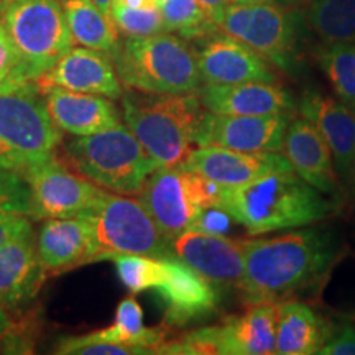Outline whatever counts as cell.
I'll return each mask as SVG.
<instances>
[{
    "label": "cell",
    "instance_id": "6da1fadb",
    "mask_svg": "<svg viewBox=\"0 0 355 355\" xmlns=\"http://www.w3.org/2000/svg\"><path fill=\"white\" fill-rule=\"evenodd\" d=\"M242 245L245 275L239 290L247 306L290 300L329 273L337 257L334 239L324 229L242 241Z\"/></svg>",
    "mask_w": 355,
    "mask_h": 355
},
{
    "label": "cell",
    "instance_id": "7a4b0ae2",
    "mask_svg": "<svg viewBox=\"0 0 355 355\" xmlns=\"http://www.w3.org/2000/svg\"><path fill=\"white\" fill-rule=\"evenodd\" d=\"M322 193L293 170L266 173L245 184L222 189L219 204L250 235L300 229L331 214Z\"/></svg>",
    "mask_w": 355,
    "mask_h": 355
},
{
    "label": "cell",
    "instance_id": "3957f363",
    "mask_svg": "<svg viewBox=\"0 0 355 355\" xmlns=\"http://www.w3.org/2000/svg\"><path fill=\"white\" fill-rule=\"evenodd\" d=\"M123 122L159 168L180 166L196 144L204 115L198 91L155 94L132 89L122 94Z\"/></svg>",
    "mask_w": 355,
    "mask_h": 355
},
{
    "label": "cell",
    "instance_id": "277c9868",
    "mask_svg": "<svg viewBox=\"0 0 355 355\" xmlns=\"http://www.w3.org/2000/svg\"><path fill=\"white\" fill-rule=\"evenodd\" d=\"M123 86L155 94H186L201 87L196 50L171 32L127 37L112 53Z\"/></svg>",
    "mask_w": 355,
    "mask_h": 355
},
{
    "label": "cell",
    "instance_id": "5b68a950",
    "mask_svg": "<svg viewBox=\"0 0 355 355\" xmlns=\"http://www.w3.org/2000/svg\"><path fill=\"white\" fill-rule=\"evenodd\" d=\"M0 21L20 60L19 76L37 81L73 48L61 0H0Z\"/></svg>",
    "mask_w": 355,
    "mask_h": 355
},
{
    "label": "cell",
    "instance_id": "8992f818",
    "mask_svg": "<svg viewBox=\"0 0 355 355\" xmlns=\"http://www.w3.org/2000/svg\"><path fill=\"white\" fill-rule=\"evenodd\" d=\"M66 153L84 178L123 196H139L157 162L122 123L66 145Z\"/></svg>",
    "mask_w": 355,
    "mask_h": 355
},
{
    "label": "cell",
    "instance_id": "52a82bcc",
    "mask_svg": "<svg viewBox=\"0 0 355 355\" xmlns=\"http://www.w3.org/2000/svg\"><path fill=\"white\" fill-rule=\"evenodd\" d=\"M219 26L285 73H293L300 63V38L306 25L298 8L273 0L232 2L220 17Z\"/></svg>",
    "mask_w": 355,
    "mask_h": 355
},
{
    "label": "cell",
    "instance_id": "ba28073f",
    "mask_svg": "<svg viewBox=\"0 0 355 355\" xmlns=\"http://www.w3.org/2000/svg\"><path fill=\"white\" fill-rule=\"evenodd\" d=\"M83 216L92 225V261L110 260L122 254L173 259L170 242L159 232L140 199L104 191L96 206Z\"/></svg>",
    "mask_w": 355,
    "mask_h": 355
},
{
    "label": "cell",
    "instance_id": "9c48e42d",
    "mask_svg": "<svg viewBox=\"0 0 355 355\" xmlns=\"http://www.w3.org/2000/svg\"><path fill=\"white\" fill-rule=\"evenodd\" d=\"M224 186L184 170L158 168L141 188L139 199L168 242L188 230L204 207L219 204Z\"/></svg>",
    "mask_w": 355,
    "mask_h": 355
},
{
    "label": "cell",
    "instance_id": "30bf717a",
    "mask_svg": "<svg viewBox=\"0 0 355 355\" xmlns=\"http://www.w3.org/2000/svg\"><path fill=\"white\" fill-rule=\"evenodd\" d=\"M61 139L37 92L0 94V166L20 173L55 153Z\"/></svg>",
    "mask_w": 355,
    "mask_h": 355
},
{
    "label": "cell",
    "instance_id": "8fae6325",
    "mask_svg": "<svg viewBox=\"0 0 355 355\" xmlns=\"http://www.w3.org/2000/svg\"><path fill=\"white\" fill-rule=\"evenodd\" d=\"M278 303L250 304L245 313L220 326L204 327L186 336L183 343L163 344L162 354H275Z\"/></svg>",
    "mask_w": 355,
    "mask_h": 355
},
{
    "label": "cell",
    "instance_id": "7c38bea8",
    "mask_svg": "<svg viewBox=\"0 0 355 355\" xmlns=\"http://www.w3.org/2000/svg\"><path fill=\"white\" fill-rule=\"evenodd\" d=\"M32 193L33 219H58L86 214L96 206L104 189L78 176L55 157L33 163L20 171Z\"/></svg>",
    "mask_w": 355,
    "mask_h": 355
},
{
    "label": "cell",
    "instance_id": "4fadbf2b",
    "mask_svg": "<svg viewBox=\"0 0 355 355\" xmlns=\"http://www.w3.org/2000/svg\"><path fill=\"white\" fill-rule=\"evenodd\" d=\"M293 115H224L204 112L196 132L198 146H224L247 153H282Z\"/></svg>",
    "mask_w": 355,
    "mask_h": 355
},
{
    "label": "cell",
    "instance_id": "5bb4252c",
    "mask_svg": "<svg viewBox=\"0 0 355 355\" xmlns=\"http://www.w3.org/2000/svg\"><path fill=\"white\" fill-rule=\"evenodd\" d=\"M194 43L202 84L278 83V73L270 61L245 43L222 32V28Z\"/></svg>",
    "mask_w": 355,
    "mask_h": 355
},
{
    "label": "cell",
    "instance_id": "9a60e30c",
    "mask_svg": "<svg viewBox=\"0 0 355 355\" xmlns=\"http://www.w3.org/2000/svg\"><path fill=\"white\" fill-rule=\"evenodd\" d=\"M173 259L189 265L212 283L241 286L245 275L242 241L188 229L170 242Z\"/></svg>",
    "mask_w": 355,
    "mask_h": 355
},
{
    "label": "cell",
    "instance_id": "2e32d148",
    "mask_svg": "<svg viewBox=\"0 0 355 355\" xmlns=\"http://www.w3.org/2000/svg\"><path fill=\"white\" fill-rule=\"evenodd\" d=\"M180 166L224 188L245 184L266 173L293 170L283 153H247L216 145L191 150Z\"/></svg>",
    "mask_w": 355,
    "mask_h": 355
},
{
    "label": "cell",
    "instance_id": "e0dca14e",
    "mask_svg": "<svg viewBox=\"0 0 355 355\" xmlns=\"http://www.w3.org/2000/svg\"><path fill=\"white\" fill-rule=\"evenodd\" d=\"M38 89L63 87L68 91L121 99L123 87L112 58L91 48H71L53 68L37 79Z\"/></svg>",
    "mask_w": 355,
    "mask_h": 355
},
{
    "label": "cell",
    "instance_id": "ac0fdd59",
    "mask_svg": "<svg viewBox=\"0 0 355 355\" xmlns=\"http://www.w3.org/2000/svg\"><path fill=\"white\" fill-rule=\"evenodd\" d=\"M282 153L300 178L319 193L337 198L340 193L339 173L326 141L304 117H291L288 123Z\"/></svg>",
    "mask_w": 355,
    "mask_h": 355
},
{
    "label": "cell",
    "instance_id": "d6986e66",
    "mask_svg": "<svg viewBox=\"0 0 355 355\" xmlns=\"http://www.w3.org/2000/svg\"><path fill=\"white\" fill-rule=\"evenodd\" d=\"M298 112L309 121L329 146L339 178L347 180L355 159V109L319 91L300 97Z\"/></svg>",
    "mask_w": 355,
    "mask_h": 355
},
{
    "label": "cell",
    "instance_id": "ffe728a7",
    "mask_svg": "<svg viewBox=\"0 0 355 355\" xmlns=\"http://www.w3.org/2000/svg\"><path fill=\"white\" fill-rule=\"evenodd\" d=\"M204 110L224 115H293L295 99L279 83H242L230 86L201 84L198 89Z\"/></svg>",
    "mask_w": 355,
    "mask_h": 355
},
{
    "label": "cell",
    "instance_id": "44dd1931",
    "mask_svg": "<svg viewBox=\"0 0 355 355\" xmlns=\"http://www.w3.org/2000/svg\"><path fill=\"white\" fill-rule=\"evenodd\" d=\"M165 265L166 278L157 290L165 303L168 326H184L216 309L219 296L211 279L178 259H166Z\"/></svg>",
    "mask_w": 355,
    "mask_h": 355
},
{
    "label": "cell",
    "instance_id": "7402d4cb",
    "mask_svg": "<svg viewBox=\"0 0 355 355\" xmlns=\"http://www.w3.org/2000/svg\"><path fill=\"white\" fill-rule=\"evenodd\" d=\"M48 114L61 130L74 137H87L122 123L115 104L107 97L68 91L63 87L43 89Z\"/></svg>",
    "mask_w": 355,
    "mask_h": 355
},
{
    "label": "cell",
    "instance_id": "603a6c76",
    "mask_svg": "<svg viewBox=\"0 0 355 355\" xmlns=\"http://www.w3.org/2000/svg\"><path fill=\"white\" fill-rule=\"evenodd\" d=\"M32 227L0 245V306L19 308L37 295L44 279Z\"/></svg>",
    "mask_w": 355,
    "mask_h": 355
},
{
    "label": "cell",
    "instance_id": "cb8c5ba5",
    "mask_svg": "<svg viewBox=\"0 0 355 355\" xmlns=\"http://www.w3.org/2000/svg\"><path fill=\"white\" fill-rule=\"evenodd\" d=\"M91 220L86 216L48 219L40 229L37 248L44 273H60L92 261Z\"/></svg>",
    "mask_w": 355,
    "mask_h": 355
},
{
    "label": "cell",
    "instance_id": "d4e9b609",
    "mask_svg": "<svg viewBox=\"0 0 355 355\" xmlns=\"http://www.w3.org/2000/svg\"><path fill=\"white\" fill-rule=\"evenodd\" d=\"M332 327L309 304L298 300H285L277 309V340L275 354H319L331 339Z\"/></svg>",
    "mask_w": 355,
    "mask_h": 355
},
{
    "label": "cell",
    "instance_id": "484cf974",
    "mask_svg": "<svg viewBox=\"0 0 355 355\" xmlns=\"http://www.w3.org/2000/svg\"><path fill=\"white\" fill-rule=\"evenodd\" d=\"M73 42L112 56L119 46V30L112 19L92 0H61Z\"/></svg>",
    "mask_w": 355,
    "mask_h": 355
},
{
    "label": "cell",
    "instance_id": "4316f807",
    "mask_svg": "<svg viewBox=\"0 0 355 355\" xmlns=\"http://www.w3.org/2000/svg\"><path fill=\"white\" fill-rule=\"evenodd\" d=\"M303 19L321 44L355 43V0H309Z\"/></svg>",
    "mask_w": 355,
    "mask_h": 355
},
{
    "label": "cell",
    "instance_id": "83f0119b",
    "mask_svg": "<svg viewBox=\"0 0 355 355\" xmlns=\"http://www.w3.org/2000/svg\"><path fill=\"white\" fill-rule=\"evenodd\" d=\"M97 336L107 343L139 349L141 354H157L166 332L159 327H146L144 324V309L139 301L130 296L117 306L112 326L97 331Z\"/></svg>",
    "mask_w": 355,
    "mask_h": 355
},
{
    "label": "cell",
    "instance_id": "f1b7e54d",
    "mask_svg": "<svg viewBox=\"0 0 355 355\" xmlns=\"http://www.w3.org/2000/svg\"><path fill=\"white\" fill-rule=\"evenodd\" d=\"M314 56L337 99L355 109V43L321 44Z\"/></svg>",
    "mask_w": 355,
    "mask_h": 355
},
{
    "label": "cell",
    "instance_id": "f546056e",
    "mask_svg": "<svg viewBox=\"0 0 355 355\" xmlns=\"http://www.w3.org/2000/svg\"><path fill=\"white\" fill-rule=\"evenodd\" d=\"M159 10L165 32L178 33L188 42H196L220 30L198 0H165Z\"/></svg>",
    "mask_w": 355,
    "mask_h": 355
},
{
    "label": "cell",
    "instance_id": "4dcf8cb0",
    "mask_svg": "<svg viewBox=\"0 0 355 355\" xmlns=\"http://www.w3.org/2000/svg\"><path fill=\"white\" fill-rule=\"evenodd\" d=\"M110 260H114L122 285L133 295L158 288L166 278L165 260H158L157 257L122 254L114 255Z\"/></svg>",
    "mask_w": 355,
    "mask_h": 355
},
{
    "label": "cell",
    "instance_id": "1f68e13d",
    "mask_svg": "<svg viewBox=\"0 0 355 355\" xmlns=\"http://www.w3.org/2000/svg\"><path fill=\"white\" fill-rule=\"evenodd\" d=\"M110 19L115 28L125 37H146V35L165 32L159 7L133 8L114 2L110 8Z\"/></svg>",
    "mask_w": 355,
    "mask_h": 355
},
{
    "label": "cell",
    "instance_id": "d6a6232c",
    "mask_svg": "<svg viewBox=\"0 0 355 355\" xmlns=\"http://www.w3.org/2000/svg\"><path fill=\"white\" fill-rule=\"evenodd\" d=\"M0 212L32 216V193L19 171L0 166Z\"/></svg>",
    "mask_w": 355,
    "mask_h": 355
},
{
    "label": "cell",
    "instance_id": "836d02e7",
    "mask_svg": "<svg viewBox=\"0 0 355 355\" xmlns=\"http://www.w3.org/2000/svg\"><path fill=\"white\" fill-rule=\"evenodd\" d=\"M56 354L64 355H135L141 354L139 349L123 344L107 343L101 339L97 332L78 337H66L56 345Z\"/></svg>",
    "mask_w": 355,
    "mask_h": 355
},
{
    "label": "cell",
    "instance_id": "e575fe53",
    "mask_svg": "<svg viewBox=\"0 0 355 355\" xmlns=\"http://www.w3.org/2000/svg\"><path fill=\"white\" fill-rule=\"evenodd\" d=\"M234 222V217L225 209L219 206H209L199 212V216L194 219L189 229L214 235H227Z\"/></svg>",
    "mask_w": 355,
    "mask_h": 355
},
{
    "label": "cell",
    "instance_id": "d590c367",
    "mask_svg": "<svg viewBox=\"0 0 355 355\" xmlns=\"http://www.w3.org/2000/svg\"><path fill=\"white\" fill-rule=\"evenodd\" d=\"M322 355H355V324H344L332 331L331 339L321 349Z\"/></svg>",
    "mask_w": 355,
    "mask_h": 355
},
{
    "label": "cell",
    "instance_id": "8d00e7d4",
    "mask_svg": "<svg viewBox=\"0 0 355 355\" xmlns=\"http://www.w3.org/2000/svg\"><path fill=\"white\" fill-rule=\"evenodd\" d=\"M19 55H17V50L13 46L10 37H8L6 26L0 21V78L21 79L19 76Z\"/></svg>",
    "mask_w": 355,
    "mask_h": 355
},
{
    "label": "cell",
    "instance_id": "74e56055",
    "mask_svg": "<svg viewBox=\"0 0 355 355\" xmlns=\"http://www.w3.org/2000/svg\"><path fill=\"white\" fill-rule=\"evenodd\" d=\"M28 227H32V225L25 216L0 212V245Z\"/></svg>",
    "mask_w": 355,
    "mask_h": 355
},
{
    "label": "cell",
    "instance_id": "f35d334b",
    "mask_svg": "<svg viewBox=\"0 0 355 355\" xmlns=\"http://www.w3.org/2000/svg\"><path fill=\"white\" fill-rule=\"evenodd\" d=\"M37 81H24L17 78H0V94L12 92H38Z\"/></svg>",
    "mask_w": 355,
    "mask_h": 355
},
{
    "label": "cell",
    "instance_id": "ab89813d",
    "mask_svg": "<svg viewBox=\"0 0 355 355\" xmlns=\"http://www.w3.org/2000/svg\"><path fill=\"white\" fill-rule=\"evenodd\" d=\"M198 2L201 3V7L207 12V15L219 25L220 17L224 15L225 8L232 3V0H198Z\"/></svg>",
    "mask_w": 355,
    "mask_h": 355
},
{
    "label": "cell",
    "instance_id": "60d3db41",
    "mask_svg": "<svg viewBox=\"0 0 355 355\" xmlns=\"http://www.w3.org/2000/svg\"><path fill=\"white\" fill-rule=\"evenodd\" d=\"M114 2L122 3V6L133 8H146V7H159L157 0H114Z\"/></svg>",
    "mask_w": 355,
    "mask_h": 355
},
{
    "label": "cell",
    "instance_id": "b9f144b4",
    "mask_svg": "<svg viewBox=\"0 0 355 355\" xmlns=\"http://www.w3.org/2000/svg\"><path fill=\"white\" fill-rule=\"evenodd\" d=\"M8 327H10V318H8V314L6 313V309H3V306H0V337L6 334Z\"/></svg>",
    "mask_w": 355,
    "mask_h": 355
},
{
    "label": "cell",
    "instance_id": "7bdbcfd3",
    "mask_svg": "<svg viewBox=\"0 0 355 355\" xmlns=\"http://www.w3.org/2000/svg\"><path fill=\"white\" fill-rule=\"evenodd\" d=\"M273 2L279 3V6H285V7H291V8H298L304 3H308L309 0H273Z\"/></svg>",
    "mask_w": 355,
    "mask_h": 355
},
{
    "label": "cell",
    "instance_id": "ee69618b",
    "mask_svg": "<svg viewBox=\"0 0 355 355\" xmlns=\"http://www.w3.org/2000/svg\"><path fill=\"white\" fill-rule=\"evenodd\" d=\"M92 2H94L96 6L101 8L102 12L107 13V15H110V8H112L114 0H92Z\"/></svg>",
    "mask_w": 355,
    "mask_h": 355
},
{
    "label": "cell",
    "instance_id": "f6af8a7d",
    "mask_svg": "<svg viewBox=\"0 0 355 355\" xmlns=\"http://www.w3.org/2000/svg\"><path fill=\"white\" fill-rule=\"evenodd\" d=\"M347 181L350 183V186H352V193H354V196H355V159H354L352 170H350V175L347 178Z\"/></svg>",
    "mask_w": 355,
    "mask_h": 355
},
{
    "label": "cell",
    "instance_id": "bcb514c9",
    "mask_svg": "<svg viewBox=\"0 0 355 355\" xmlns=\"http://www.w3.org/2000/svg\"><path fill=\"white\" fill-rule=\"evenodd\" d=\"M235 3H255V2H268V0H232Z\"/></svg>",
    "mask_w": 355,
    "mask_h": 355
},
{
    "label": "cell",
    "instance_id": "7dc6e473",
    "mask_svg": "<svg viewBox=\"0 0 355 355\" xmlns=\"http://www.w3.org/2000/svg\"><path fill=\"white\" fill-rule=\"evenodd\" d=\"M163 2H165V0H157V3H158V6H162Z\"/></svg>",
    "mask_w": 355,
    "mask_h": 355
},
{
    "label": "cell",
    "instance_id": "c3c4849f",
    "mask_svg": "<svg viewBox=\"0 0 355 355\" xmlns=\"http://www.w3.org/2000/svg\"><path fill=\"white\" fill-rule=\"evenodd\" d=\"M354 319H355V314H354Z\"/></svg>",
    "mask_w": 355,
    "mask_h": 355
}]
</instances>
